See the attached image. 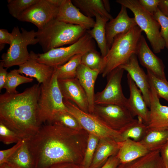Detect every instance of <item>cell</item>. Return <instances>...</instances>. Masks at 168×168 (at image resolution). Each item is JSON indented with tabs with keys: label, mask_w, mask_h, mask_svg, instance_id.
<instances>
[{
	"label": "cell",
	"mask_w": 168,
	"mask_h": 168,
	"mask_svg": "<svg viewBox=\"0 0 168 168\" xmlns=\"http://www.w3.org/2000/svg\"><path fill=\"white\" fill-rule=\"evenodd\" d=\"M89 134L84 129L77 130L57 124H45L25 140L35 168H48L63 162L81 165Z\"/></svg>",
	"instance_id": "6da1fadb"
},
{
	"label": "cell",
	"mask_w": 168,
	"mask_h": 168,
	"mask_svg": "<svg viewBox=\"0 0 168 168\" xmlns=\"http://www.w3.org/2000/svg\"><path fill=\"white\" fill-rule=\"evenodd\" d=\"M40 90L38 83L21 93L0 95V122L23 139L34 136L41 127L37 118Z\"/></svg>",
	"instance_id": "7a4b0ae2"
},
{
	"label": "cell",
	"mask_w": 168,
	"mask_h": 168,
	"mask_svg": "<svg viewBox=\"0 0 168 168\" xmlns=\"http://www.w3.org/2000/svg\"><path fill=\"white\" fill-rule=\"evenodd\" d=\"M86 30L77 25L66 23L54 19L43 28L38 29L36 38L44 52L78 41Z\"/></svg>",
	"instance_id": "3957f363"
},
{
	"label": "cell",
	"mask_w": 168,
	"mask_h": 168,
	"mask_svg": "<svg viewBox=\"0 0 168 168\" xmlns=\"http://www.w3.org/2000/svg\"><path fill=\"white\" fill-rule=\"evenodd\" d=\"M142 30L138 26L117 35L104 58L105 66L101 73L105 77L113 70L126 63L133 54H136Z\"/></svg>",
	"instance_id": "277c9868"
},
{
	"label": "cell",
	"mask_w": 168,
	"mask_h": 168,
	"mask_svg": "<svg viewBox=\"0 0 168 168\" xmlns=\"http://www.w3.org/2000/svg\"><path fill=\"white\" fill-rule=\"evenodd\" d=\"M66 111L68 110L63 103L54 69L51 78L40 85L37 112L38 124L40 126L44 124H51L57 114Z\"/></svg>",
	"instance_id": "5b68a950"
},
{
	"label": "cell",
	"mask_w": 168,
	"mask_h": 168,
	"mask_svg": "<svg viewBox=\"0 0 168 168\" xmlns=\"http://www.w3.org/2000/svg\"><path fill=\"white\" fill-rule=\"evenodd\" d=\"M116 2L129 9L133 13L137 26L144 32L153 52L160 53L166 47L159 30L160 24L153 15L145 11L138 0H117Z\"/></svg>",
	"instance_id": "8992f818"
},
{
	"label": "cell",
	"mask_w": 168,
	"mask_h": 168,
	"mask_svg": "<svg viewBox=\"0 0 168 168\" xmlns=\"http://www.w3.org/2000/svg\"><path fill=\"white\" fill-rule=\"evenodd\" d=\"M93 39L86 32L78 41L66 47L52 49L42 54H36L31 51L30 54L38 62L55 68L62 65L77 54H83L95 49Z\"/></svg>",
	"instance_id": "52a82bcc"
},
{
	"label": "cell",
	"mask_w": 168,
	"mask_h": 168,
	"mask_svg": "<svg viewBox=\"0 0 168 168\" xmlns=\"http://www.w3.org/2000/svg\"><path fill=\"white\" fill-rule=\"evenodd\" d=\"M21 29V32L17 26L14 27L11 32L13 40L7 52L2 55L0 62L5 68L15 65L19 66L26 62L30 58L27 46L38 43L36 31H27L23 28Z\"/></svg>",
	"instance_id": "ba28073f"
},
{
	"label": "cell",
	"mask_w": 168,
	"mask_h": 168,
	"mask_svg": "<svg viewBox=\"0 0 168 168\" xmlns=\"http://www.w3.org/2000/svg\"><path fill=\"white\" fill-rule=\"evenodd\" d=\"M63 101L68 111L77 119L83 129L89 133L94 135L100 139L109 138L119 142V131L109 127L94 114L82 110L72 101L63 99Z\"/></svg>",
	"instance_id": "9c48e42d"
},
{
	"label": "cell",
	"mask_w": 168,
	"mask_h": 168,
	"mask_svg": "<svg viewBox=\"0 0 168 168\" xmlns=\"http://www.w3.org/2000/svg\"><path fill=\"white\" fill-rule=\"evenodd\" d=\"M124 71L119 67L109 73L104 89L95 94V104H111L126 107L128 99L123 93L121 85Z\"/></svg>",
	"instance_id": "30bf717a"
},
{
	"label": "cell",
	"mask_w": 168,
	"mask_h": 168,
	"mask_svg": "<svg viewBox=\"0 0 168 168\" xmlns=\"http://www.w3.org/2000/svg\"><path fill=\"white\" fill-rule=\"evenodd\" d=\"M93 114L109 127L118 131L135 119L126 107L114 104H95Z\"/></svg>",
	"instance_id": "8fae6325"
},
{
	"label": "cell",
	"mask_w": 168,
	"mask_h": 168,
	"mask_svg": "<svg viewBox=\"0 0 168 168\" xmlns=\"http://www.w3.org/2000/svg\"><path fill=\"white\" fill-rule=\"evenodd\" d=\"M58 8L48 0H39L21 14L17 19L21 21L31 23L38 29H41L56 18Z\"/></svg>",
	"instance_id": "7c38bea8"
},
{
	"label": "cell",
	"mask_w": 168,
	"mask_h": 168,
	"mask_svg": "<svg viewBox=\"0 0 168 168\" xmlns=\"http://www.w3.org/2000/svg\"><path fill=\"white\" fill-rule=\"evenodd\" d=\"M58 80L63 99L72 101L82 110L89 113L87 96L78 79Z\"/></svg>",
	"instance_id": "4fadbf2b"
},
{
	"label": "cell",
	"mask_w": 168,
	"mask_h": 168,
	"mask_svg": "<svg viewBox=\"0 0 168 168\" xmlns=\"http://www.w3.org/2000/svg\"><path fill=\"white\" fill-rule=\"evenodd\" d=\"M137 26L134 17L128 15L127 8L121 5L117 16L110 20L105 26V34L107 45L109 50L115 38L118 35L128 31L134 26Z\"/></svg>",
	"instance_id": "5bb4252c"
},
{
	"label": "cell",
	"mask_w": 168,
	"mask_h": 168,
	"mask_svg": "<svg viewBox=\"0 0 168 168\" xmlns=\"http://www.w3.org/2000/svg\"><path fill=\"white\" fill-rule=\"evenodd\" d=\"M136 54H133L126 63L119 67L128 72L140 90L147 106L149 108L151 86L147 74L139 66Z\"/></svg>",
	"instance_id": "9a60e30c"
},
{
	"label": "cell",
	"mask_w": 168,
	"mask_h": 168,
	"mask_svg": "<svg viewBox=\"0 0 168 168\" xmlns=\"http://www.w3.org/2000/svg\"><path fill=\"white\" fill-rule=\"evenodd\" d=\"M58 21L80 26L86 30L92 28L95 21L82 13L72 0H65L58 8L56 18Z\"/></svg>",
	"instance_id": "2e32d148"
},
{
	"label": "cell",
	"mask_w": 168,
	"mask_h": 168,
	"mask_svg": "<svg viewBox=\"0 0 168 168\" xmlns=\"http://www.w3.org/2000/svg\"><path fill=\"white\" fill-rule=\"evenodd\" d=\"M136 54L141 64L147 70L157 77L166 80L165 66L162 60L151 50L142 35L141 37Z\"/></svg>",
	"instance_id": "e0dca14e"
},
{
	"label": "cell",
	"mask_w": 168,
	"mask_h": 168,
	"mask_svg": "<svg viewBox=\"0 0 168 168\" xmlns=\"http://www.w3.org/2000/svg\"><path fill=\"white\" fill-rule=\"evenodd\" d=\"M150 106L148 129H168V106L162 105L154 89L150 86Z\"/></svg>",
	"instance_id": "ac0fdd59"
},
{
	"label": "cell",
	"mask_w": 168,
	"mask_h": 168,
	"mask_svg": "<svg viewBox=\"0 0 168 168\" xmlns=\"http://www.w3.org/2000/svg\"><path fill=\"white\" fill-rule=\"evenodd\" d=\"M127 78L130 96L128 99L126 108L134 117L137 116L140 117L147 125L149 121V110L140 90L128 74Z\"/></svg>",
	"instance_id": "d6986e66"
},
{
	"label": "cell",
	"mask_w": 168,
	"mask_h": 168,
	"mask_svg": "<svg viewBox=\"0 0 168 168\" xmlns=\"http://www.w3.org/2000/svg\"><path fill=\"white\" fill-rule=\"evenodd\" d=\"M30 58L19 66L17 69L18 72L30 78H35L39 84L46 82L52 77L54 68L38 62L30 54Z\"/></svg>",
	"instance_id": "ffe728a7"
},
{
	"label": "cell",
	"mask_w": 168,
	"mask_h": 168,
	"mask_svg": "<svg viewBox=\"0 0 168 168\" xmlns=\"http://www.w3.org/2000/svg\"><path fill=\"white\" fill-rule=\"evenodd\" d=\"M100 72L92 70L80 64L77 69L76 78L84 89L87 96L89 112L93 114L95 104L94 86L95 83Z\"/></svg>",
	"instance_id": "44dd1931"
},
{
	"label": "cell",
	"mask_w": 168,
	"mask_h": 168,
	"mask_svg": "<svg viewBox=\"0 0 168 168\" xmlns=\"http://www.w3.org/2000/svg\"><path fill=\"white\" fill-rule=\"evenodd\" d=\"M118 142L119 150L117 155L120 163L130 162L146 155L150 152L139 142L131 139Z\"/></svg>",
	"instance_id": "7402d4cb"
},
{
	"label": "cell",
	"mask_w": 168,
	"mask_h": 168,
	"mask_svg": "<svg viewBox=\"0 0 168 168\" xmlns=\"http://www.w3.org/2000/svg\"><path fill=\"white\" fill-rule=\"evenodd\" d=\"M119 144L115 140L100 139L89 168H100L110 156L116 155Z\"/></svg>",
	"instance_id": "603a6c76"
},
{
	"label": "cell",
	"mask_w": 168,
	"mask_h": 168,
	"mask_svg": "<svg viewBox=\"0 0 168 168\" xmlns=\"http://www.w3.org/2000/svg\"><path fill=\"white\" fill-rule=\"evenodd\" d=\"M160 150L150 152L146 155L133 161L120 163L116 168H165Z\"/></svg>",
	"instance_id": "cb8c5ba5"
},
{
	"label": "cell",
	"mask_w": 168,
	"mask_h": 168,
	"mask_svg": "<svg viewBox=\"0 0 168 168\" xmlns=\"http://www.w3.org/2000/svg\"><path fill=\"white\" fill-rule=\"evenodd\" d=\"M95 17L96 21L94 27L91 29L86 30V32L96 41L101 54L104 58L109 50L106 41L105 26L109 20L96 13L95 14Z\"/></svg>",
	"instance_id": "d4e9b609"
},
{
	"label": "cell",
	"mask_w": 168,
	"mask_h": 168,
	"mask_svg": "<svg viewBox=\"0 0 168 168\" xmlns=\"http://www.w3.org/2000/svg\"><path fill=\"white\" fill-rule=\"evenodd\" d=\"M168 140V129H148L144 137L139 142L149 152L160 150Z\"/></svg>",
	"instance_id": "484cf974"
},
{
	"label": "cell",
	"mask_w": 168,
	"mask_h": 168,
	"mask_svg": "<svg viewBox=\"0 0 168 168\" xmlns=\"http://www.w3.org/2000/svg\"><path fill=\"white\" fill-rule=\"evenodd\" d=\"M119 131L120 139L119 142L131 139L139 142L145 136L147 130V124L139 117Z\"/></svg>",
	"instance_id": "4316f807"
},
{
	"label": "cell",
	"mask_w": 168,
	"mask_h": 168,
	"mask_svg": "<svg viewBox=\"0 0 168 168\" xmlns=\"http://www.w3.org/2000/svg\"><path fill=\"white\" fill-rule=\"evenodd\" d=\"M73 4L86 16L92 18L96 13L109 20L113 18L105 9L102 0H72Z\"/></svg>",
	"instance_id": "83f0119b"
},
{
	"label": "cell",
	"mask_w": 168,
	"mask_h": 168,
	"mask_svg": "<svg viewBox=\"0 0 168 168\" xmlns=\"http://www.w3.org/2000/svg\"><path fill=\"white\" fill-rule=\"evenodd\" d=\"M6 163L15 168H35V161L25 140L22 145Z\"/></svg>",
	"instance_id": "f1b7e54d"
},
{
	"label": "cell",
	"mask_w": 168,
	"mask_h": 168,
	"mask_svg": "<svg viewBox=\"0 0 168 168\" xmlns=\"http://www.w3.org/2000/svg\"><path fill=\"white\" fill-rule=\"evenodd\" d=\"M83 54L76 55L65 64L55 67L54 70L58 79H67L76 77L77 69L81 64V58Z\"/></svg>",
	"instance_id": "f546056e"
},
{
	"label": "cell",
	"mask_w": 168,
	"mask_h": 168,
	"mask_svg": "<svg viewBox=\"0 0 168 168\" xmlns=\"http://www.w3.org/2000/svg\"><path fill=\"white\" fill-rule=\"evenodd\" d=\"M81 64L92 70L100 71L101 74L105 66L104 58L95 49L84 54L82 57Z\"/></svg>",
	"instance_id": "4dcf8cb0"
},
{
	"label": "cell",
	"mask_w": 168,
	"mask_h": 168,
	"mask_svg": "<svg viewBox=\"0 0 168 168\" xmlns=\"http://www.w3.org/2000/svg\"><path fill=\"white\" fill-rule=\"evenodd\" d=\"M33 80L32 78L21 75L17 69H14L8 72L4 88L6 89V92L17 93L19 92L16 90L17 86L23 83L32 82Z\"/></svg>",
	"instance_id": "1f68e13d"
},
{
	"label": "cell",
	"mask_w": 168,
	"mask_h": 168,
	"mask_svg": "<svg viewBox=\"0 0 168 168\" xmlns=\"http://www.w3.org/2000/svg\"><path fill=\"white\" fill-rule=\"evenodd\" d=\"M147 75L150 86L154 89L158 97L168 102V82L147 70Z\"/></svg>",
	"instance_id": "d6a6232c"
},
{
	"label": "cell",
	"mask_w": 168,
	"mask_h": 168,
	"mask_svg": "<svg viewBox=\"0 0 168 168\" xmlns=\"http://www.w3.org/2000/svg\"><path fill=\"white\" fill-rule=\"evenodd\" d=\"M55 123L73 129H83L77 119L68 111L60 112L54 118L51 124Z\"/></svg>",
	"instance_id": "836d02e7"
},
{
	"label": "cell",
	"mask_w": 168,
	"mask_h": 168,
	"mask_svg": "<svg viewBox=\"0 0 168 168\" xmlns=\"http://www.w3.org/2000/svg\"><path fill=\"white\" fill-rule=\"evenodd\" d=\"M39 0H8L7 7L10 14L18 19L25 10L38 1Z\"/></svg>",
	"instance_id": "e575fe53"
},
{
	"label": "cell",
	"mask_w": 168,
	"mask_h": 168,
	"mask_svg": "<svg viewBox=\"0 0 168 168\" xmlns=\"http://www.w3.org/2000/svg\"><path fill=\"white\" fill-rule=\"evenodd\" d=\"M100 139L97 136L89 133L83 160L81 164L83 168H90Z\"/></svg>",
	"instance_id": "d590c367"
},
{
	"label": "cell",
	"mask_w": 168,
	"mask_h": 168,
	"mask_svg": "<svg viewBox=\"0 0 168 168\" xmlns=\"http://www.w3.org/2000/svg\"><path fill=\"white\" fill-rule=\"evenodd\" d=\"M23 139L17 133L0 122V141L4 144L9 145L17 143Z\"/></svg>",
	"instance_id": "8d00e7d4"
},
{
	"label": "cell",
	"mask_w": 168,
	"mask_h": 168,
	"mask_svg": "<svg viewBox=\"0 0 168 168\" xmlns=\"http://www.w3.org/2000/svg\"><path fill=\"white\" fill-rule=\"evenodd\" d=\"M153 15L160 25V34L165 41L166 48L168 50V17L164 15L159 9Z\"/></svg>",
	"instance_id": "74e56055"
},
{
	"label": "cell",
	"mask_w": 168,
	"mask_h": 168,
	"mask_svg": "<svg viewBox=\"0 0 168 168\" xmlns=\"http://www.w3.org/2000/svg\"><path fill=\"white\" fill-rule=\"evenodd\" d=\"M24 142L22 139L8 149L0 151V165L6 163L8 159L22 145Z\"/></svg>",
	"instance_id": "f35d334b"
},
{
	"label": "cell",
	"mask_w": 168,
	"mask_h": 168,
	"mask_svg": "<svg viewBox=\"0 0 168 168\" xmlns=\"http://www.w3.org/2000/svg\"><path fill=\"white\" fill-rule=\"evenodd\" d=\"M161 0H138L142 7L146 11L152 14L158 9V6Z\"/></svg>",
	"instance_id": "ab89813d"
},
{
	"label": "cell",
	"mask_w": 168,
	"mask_h": 168,
	"mask_svg": "<svg viewBox=\"0 0 168 168\" xmlns=\"http://www.w3.org/2000/svg\"><path fill=\"white\" fill-rule=\"evenodd\" d=\"M13 39L11 33H9L5 29H0V49L2 50L4 48L5 44L10 45Z\"/></svg>",
	"instance_id": "60d3db41"
},
{
	"label": "cell",
	"mask_w": 168,
	"mask_h": 168,
	"mask_svg": "<svg viewBox=\"0 0 168 168\" xmlns=\"http://www.w3.org/2000/svg\"><path fill=\"white\" fill-rule=\"evenodd\" d=\"M120 163L119 160L116 154L110 157L100 168H116Z\"/></svg>",
	"instance_id": "b9f144b4"
},
{
	"label": "cell",
	"mask_w": 168,
	"mask_h": 168,
	"mask_svg": "<svg viewBox=\"0 0 168 168\" xmlns=\"http://www.w3.org/2000/svg\"><path fill=\"white\" fill-rule=\"evenodd\" d=\"M160 152L165 167L168 168V140L161 148Z\"/></svg>",
	"instance_id": "7bdbcfd3"
},
{
	"label": "cell",
	"mask_w": 168,
	"mask_h": 168,
	"mask_svg": "<svg viewBox=\"0 0 168 168\" xmlns=\"http://www.w3.org/2000/svg\"><path fill=\"white\" fill-rule=\"evenodd\" d=\"M48 168H83L81 165L69 162L55 164Z\"/></svg>",
	"instance_id": "ee69618b"
},
{
	"label": "cell",
	"mask_w": 168,
	"mask_h": 168,
	"mask_svg": "<svg viewBox=\"0 0 168 168\" xmlns=\"http://www.w3.org/2000/svg\"><path fill=\"white\" fill-rule=\"evenodd\" d=\"M2 63H0V91L4 88L8 72L7 68H4Z\"/></svg>",
	"instance_id": "f6af8a7d"
},
{
	"label": "cell",
	"mask_w": 168,
	"mask_h": 168,
	"mask_svg": "<svg viewBox=\"0 0 168 168\" xmlns=\"http://www.w3.org/2000/svg\"><path fill=\"white\" fill-rule=\"evenodd\" d=\"M158 7L164 15L168 17V0H161Z\"/></svg>",
	"instance_id": "bcb514c9"
},
{
	"label": "cell",
	"mask_w": 168,
	"mask_h": 168,
	"mask_svg": "<svg viewBox=\"0 0 168 168\" xmlns=\"http://www.w3.org/2000/svg\"><path fill=\"white\" fill-rule=\"evenodd\" d=\"M51 3L55 6L59 7L63 3L65 0H48Z\"/></svg>",
	"instance_id": "7dc6e473"
},
{
	"label": "cell",
	"mask_w": 168,
	"mask_h": 168,
	"mask_svg": "<svg viewBox=\"0 0 168 168\" xmlns=\"http://www.w3.org/2000/svg\"><path fill=\"white\" fill-rule=\"evenodd\" d=\"M104 6L106 10L109 13L110 10V2L108 0H102Z\"/></svg>",
	"instance_id": "c3c4849f"
},
{
	"label": "cell",
	"mask_w": 168,
	"mask_h": 168,
	"mask_svg": "<svg viewBox=\"0 0 168 168\" xmlns=\"http://www.w3.org/2000/svg\"><path fill=\"white\" fill-rule=\"evenodd\" d=\"M0 168H15L9 165L7 163L0 165Z\"/></svg>",
	"instance_id": "681fc988"
},
{
	"label": "cell",
	"mask_w": 168,
	"mask_h": 168,
	"mask_svg": "<svg viewBox=\"0 0 168 168\" xmlns=\"http://www.w3.org/2000/svg\"><path fill=\"white\" fill-rule=\"evenodd\" d=\"M165 168H167V167H166Z\"/></svg>",
	"instance_id": "f907efd6"
}]
</instances>
